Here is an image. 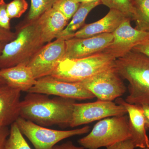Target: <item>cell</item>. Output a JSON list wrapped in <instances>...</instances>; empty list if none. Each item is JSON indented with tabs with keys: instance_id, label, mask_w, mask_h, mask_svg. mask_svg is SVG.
I'll list each match as a JSON object with an SVG mask.
<instances>
[{
	"instance_id": "obj_1",
	"label": "cell",
	"mask_w": 149,
	"mask_h": 149,
	"mask_svg": "<svg viewBox=\"0 0 149 149\" xmlns=\"http://www.w3.org/2000/svg\"><path fill=\"white\" fill-rule=\"evenodd\" d=\"M28 93L20 104L19 116L41 126H69L75 100Z\"/></svg>"
},
{
	"instance_id": "obj_2",
	"label": "cell",
	"mask_w": 149,
	"mask_h": 149,
	"mask_svg": "<svg viewBox=\"0 0 149 149\" xmlns=\"http://www.w3.org/2000/svg\"><path fill=\"white\" fill-rule=\"evenodd\" d=\"M114 65L121 78L129 83L125 101L149 106V57L131 50L116 59Z\"/></svg>"
},
{
	"instance_id": "obj_3",
	"label": "cell",
	"mask_w": 149,
	"mask_h": 149,
	"mask_svg": "<svg viewBox=\"0 0 149 149\" xmlns=\"http://www.w3.org/2000/svg\"><path fill=\"white\" fill-rule=\"evenodd\" d=\"M15 39L6 44L0 54V70L23 63L30 60L45 44L41 35L38 19H25L17 26Z\"/></svg>"
},
{
	"instance_id": "obj_4",
	"label": "cell",
	"mask_w": 149,
	"mask_h": 149,
	"mask_svg": "<svg viewBox=\"0 0 149 149\" xmlns=\"http://www.w3.org/2000/svg\"><path fill=\"white\" fill-rule=\"evenodd\" d=\"M116 59L104 52L83 58H63L50 75L64 82L80 83L113 66Z\"/></svg>"
},
{
	"instance_id": "obj_5",
	"label": "cell",
	"mask_w": 149,
	"mask_h": 149,
	"mask_svg": "<svg viewBox=\"0 0 149 149\" xmlns=\"http://www.w3.org/2000/svg\"><path fill=\"white\" fill-rule=\"evenodd\" d=\"M130 138L129 118L125 115L100 120L89 134L78 140V143L85 149H98Z\"/></svg>"
},
{
	"instance_id": "obj_6",
	"label": "cell",
	"mask_w": 149,
	"mask_h": 149,
	"mask_svg": "<svg viewBox=\"0 0 149 149\" xmlns=\"http://www.w3.org/2000/svg\"><path fill=\"white\" fill-rule=\"evenodd\" d=\"M15 122L23 136L27 137L35 149H52L64 139L89 133L91 128L86 125L73 130H54L38 125L20 116Z\"/></svg>"
},
{
	"instance_id": "obj_7",
	"label": "cell",
	"mask_w": 149,
	"mask_h": 149,
	"mask_svg": "<svg viewBox=\"0 0 149 149\" xmlns=\"http://www.w3.org/2000/svg\"><path fill=\"white\" fill-rule=\"evenodd\" d=\"M77 83L98 100L107 101H113L118 98L125 94L127 89L114 65Z\"/></svg>"
},
{
	"instance_id": "obj_8",
	"label": "cell",
	"mask_w": 149,
	"mask_h": 149,
	"mask_svg": "<svg viewBox=\"0 0 149 149\" xmlns=\"http://www.w3.org/2000/svg\"><path fill=\"white\" fill-rule=\"evenodd\" d=\"M125 108L113 101L101 100L85 103H74L70 127L74 128L111 116L125 115Z\"/></svg>"
},
{
	"instance_id": "obj_9",
	"label": "cell",
	"mask_w": 149,
	"mask_h": 149,
	"mask_svg": "<svg viewBox=\"0 0 149 149\" xmlns=\"http://www.w3.org/2000/svg\"><path fill=\"white\" fill-rule=\"evenodd\" d=\"M28 93H40L74 100H90L95 97L79 83L61 81L51 75L37 79Z\"/></svg>"
},
{
	"instance_id": "obj_10",
	"label": "cell",
	"mask_w": 149,
	"mask_h": 149,
	"mask_svg": "<svg viewBox=\"0 0 149 149\" xmlns=\"http://www.w3.org/2000/svg\"><path fill=\"white\" fill-rule=\"evenodd\" d=\"M65 49V40L56 39L43 46L35 54L27 65L36 80L52 74L64 58Z\"/></svg>"
},
{
	"instance_id": "obj_11",
	"label": "cell",
	"mask_w": 149,
	"mask_h": 149,
	"mask_svg": "<svg viewBox=\"0 0 149 149\" xmlns=\"http://www.w3.org/2000/svg\"><path fill=\"white\" fill-rule=\"evenodd\" d=\"M131 19L127 18L113 32V40L110 45L102 52L110 54L117 58L132 50L137 45L149 38V32L133 28Z\"/></svg>"
},
{
	"instance_id": "obj_12",
	"label": "cell",
	"mask_w": 149,
	"mask_h": 149,
	"mask_svg": "<svg viewBox=\"0 0 149 149\" xmlns=\"http://www.w3.org/2000/svg\"><path fill=\"white\" fill-rule=\"evenodd\" d=\"M112 33H104L85 38H72L65 40L63 58L87 57L100 52L112 42Z\"/></svg>"
},
{
	"instance_id": "obj_13",
	"label": "cell",
	"mask_w": 149,
	"mask_h": 149,
	"mask_svg": "<svg viewBox=\"0 0 149 149\" xmlns=\"http://www.w3.org/2000/svg\"><path fill=\"white\" fill-rule=\"evenodd\" d=\"M116 103L125 108L128 114L130 139L136 148H149V139L146 133L145 119L142 107L128 103L123 99L118 98Z\"/></svg>"
},
{
	"instance_id": "obj_14",
	"label": "cell",
	"mask_w": 149,
	"mask_h": 149,
	"mask_svg": "<svg viewBox=\"0 0 149 149\" xmlns=\"http://www.w3.org/2000/svg\"><path fill=\"white\" fill-rule=\"evenodd\" d=\"M21 93L7 83L0 85V125H10L19 117Z\"/></svg>"
},
{
	"instance_id": "obj_15",
	"label": "cell",
	"mask_w": 149,
	"mask_h": 149,
	"mask_svg": "<svg viewBox=\"0 0 149 149\" xmlns=\"http://www.w3.org/2000/svg\"><path fill=\"white\" fill-rule=\"evenodd\" d=\"M128 17L120 12L110 9L104 17L95 22L85 24L71 38H88L104 33H112Z\"/></svg>"
},
{
	"instance_id": "obj_16",
	"label": "cell",
	"mask_w": 149,
	"mask_h": 149,
	"mask_svg": "<svg viewBox=\"0 0 149 149\" xmlns=\"http://www.w3.org/2000/svg\"><path fill=\"white\" fill-rule=\"evenodd\" d=\"M0 75L7 84L21 92L27 93L37 82L31 68L23 63L0 70Z\"/></svg>"
},
{
	"instance_id": "obj_17",
	"label": "cell",
	"mask_w": 149,
	"mask_h": 149,
	"mask_svg": "<svg viewBox=\"0 0 149 149\" xmlns=\"http://www.w3.org/2000/svg\"><path fill=\"white\" fill-rule=\"evenodd\" d=\"M44 42L49 43L65 29L69 20L58 10L52 8L38 18Z\"/></svg>"
},
{
	"instance_id": "obj_18",
	"label": "cell",
	"mask_w": 149,
	"mask_h": 149,
	"mask_svg": "<svg viewBox=\"0 0 149 149\" xmlns=\"http://www.w3.org/2000/svg\"><path fill=\"white\" fill-rule=\"evenodd\" d=\"M101 4L100 0H97L88 3H80L79 8L72 16L71 21L57 35L56 39H61L64 40L70 39L75 32L78 31V29L84 26L88 14L93 9Z\"/></svg>"
},
{
	"instance_id": "obj_19",
	"label": "cell",
	"mask_w": 149,
	"mask_h": 149,
	"mask_svg": "<svg viewBox=\"0 0 149 149\" xmlns=\"http://www.w3.org/2000/svg\"><path fill=\"white\" fill-rule=\"evenodd\" d=\"M134 10L135 28L149 32V0H130Z\"/></svg>"
},
{
	"instance_id": "obj_20",
	"label": "cell",
	"mask_w": 149,
	"mask_h": 149,
	"mask_svg": "<svg viewBox=\"0 0 149 149\" xmlns=\"http://www.w3.org/2000/svg\"><path fill=\"white\" fill-rule=\"evenodd\" d=\"M4 149H32L15 122L10 125Z\"/></svg>"
},
{
	"instance_id": "obj_21",
	"label": "cell",
	"mask_w": 149,
	"mask_h": 149,
	"mask_svg": "<svg viewBox=\"0 0 149 149\" xmlns=\"http://www.w3.org/2000/svg\"><path fill=\"white\" fill-rule=\"evenodd\" d=\"M60 0H31V7L26 20H36L46 11L52 8Z\"/></svg>"
},
{
	"instance_id": "obj_22",
	"label": "cell",
	"mask_w": 149,
	"mask_h": 149,
	"mask_svg": "<svg viewBox=\"0 0 149 149\" xmlns=\"http://www.w3.org/2000/svg\"><path fill=\"white\" fill-rule=\"evenodd\" d=\"M102 4L106 6L110 9L115 10L125 15L134 20V9L130 0H100Z\"/></svg>"
},
{
	"instance_id": "obj_23",
	"label": "cell",
	"mask_w": 149,
	"mask_h": 149,
	"mask_svg": "<svg viewBox=\"0 0 149 149\" xmlns=\"http://www.w3.org/2000/svg\"><path fill=\"white\" fill-rule=\"evenodd\" d=\"M80 3L75 0H60L53 8L62 13L68 20L72 17L79 8Z\"/></svg>"
},
{
	"instance_id": "obj_24",
	"label": "cell",
	"mask_w": 149,
	"mask_h": 149,
	"mask_svg": "<svg viewBox=\"0 0 149 149\" xmlns=\"http://www.w3.org/2000/svg\"><path fill=\"white\" fill-rule=\"evenodd\" d=\"M28 4L26 0H13L7 5V11L11 19L19 18L26 11Z\"/></svg>"
},
{
	"instance_id": "obj_25",
	"label": "cell",
	"mask_w": 149,
	"mask_h": 149,
	"mask_svg": "<svg viewBox=\"0 0 149 149\" xmlns=\"http://www.w3.org/2000/svg\"><path fill=\"white\" fill-rule=\"evenodd\" d=\"M7 5L4 0H0V27L10 30L11 19L7 11Z\"/></svg>"
},
{
	"instance_id": "obj_26",
	"label": "cell",
	"mask_w": 149,
	"mask_h": 149,
	"mask_svg": "<svg viewBox=\"0 0 149 149\" xmlns=\"http://www.w3.org/2000/svg\"><path fill=\"white\" fill-rule=\"evenodd\" d=\"M107 149H135V145L130 138L107 147Z\"/></svg>"
},
{
	"instance_id": "obj_27",
	"label": "cell",
	"mask_w": 149,
	"mask_h": 149,
	"mask_svg": "<svg viewBox=\"0 0 149 149\" xmlns=\"http://www.w3.org/2000/svg\"><path fill=\"white\" fill-rule=\"evenodd\" d=\"M16 36V32H11L10 30L0 27V42L7 44L15 40Z\"/></svg>"
},
{
	"instance_id": "obj_28",
	"label": "cell",
	"mask_w": 149,
	"mask_h": 149,
	"mask_svg": "<svg viewBox=\"0 0 149 149\" xmlns=\"http://www.w3.org/2000/svg\"><path fill=\"white\" fill-rule=\"evenodd\" d=\"M9 134L8 126L0 125V149H4Z\"/></svg>"
},
{
	"instance_id": "obj_29",
	"label": "cell",
	"mask_w": 149,
	"mask_h": 149,
	"mask_svg": "<svg viewBox=\"0 0 149 149\" xmlns=\"http://www.w3.org/2000/svg\"><path fill=\"white\" fill-rule=\"evenodd\" d=\"M132 50L144 54L149 57V38L141 44L135 46Z\"/></svg>"
},
{
	"instance_id": "obj_30",
	"label": "cell",
	"mask_w": 149,
	"mask_h": 149,
	"mask_svg": "<svg viewBox=\"0 0 149 149\" xmlns=\"http://www.w3.org/2000/svg\"><path fill=\"white\" fill-rule=\"evenodd\" d=\"M52 149H85L83 147L76 146L71 141H68L60 145L57 144Z\"/></svg>"
},
{
	"instance_id": "obj_31",
	"label": "cell",
	"mask_w": 149,
	"mask_h": 149,
	"mask_svg": "<svg viewBox=\"0 0 149 149\" xmlns=\"http://www.w3.org/2000/svg\"><path fill=\"white\" fill-rule=\"evenodd\" d=\"M145 119V126L146 129L149 128V106L148 105L141 106Z\"/></svg>"
},
{
	"instance_id": "obj_32",
	"label": "cell",
	"mask_w": 149,
	"mask_h": 149,
	"mask_svg": "<svg viewBox=\"0 0 149 149\" xmlns=\"http://www.w3.org/2000/svg\"><path fill=\"white\" fill-rule=\"evenodd\" d=\"M77 2L79 3H91L97 0H75Z\"/></svg>"
},
{
	"instance_id": "obj_33",
	"label": "cell",
	"mask_w": 149,
	"mask_h": 149,
	"mask_svg": "<svg viewBox=\"0 0 149 149\" xmlns=\"http://www.w3.org/2000/svg\"><path fill=\"white\" fill-rule=\"evenodd\" d=\"M6 45V43L1 42H0V54L2 52L3 49L4 47Z\"/></svg>"
},
{
	"instance_id": "obj_34",
	"label": "cell",
	"mask_w": 149,
	"mask_h": 149,
	"mask_svg": "<svg viewBox=\"0 0 149 149\" xmlns=\"http://www.w3.org/2000/svg\"><path fill=\"white\" fill-rule=\"evenodd\" d=\"M6 83V82L5 80L0 75V85H4V84H5Z\"/></svg>"
},
{
	"instance_id": "obj_35",
	"label": "cell",
	"mask_w": 149,
	"mask_h": 149,
	"mask_svg": "<svg viewBox=\"0 0 149 149\" xmlns=\"http://www.w3.org/2000/svg\"><path fill=\"white\" fill-rule=\"evenodd\" d=\"M139 149H149V148H140Z\"/></svg>"
}]
</instances>
